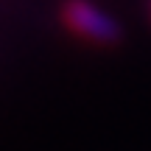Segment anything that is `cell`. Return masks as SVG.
Instances as JSON below:
<instances>
[{
  "mask_svg": "<svg viewBox=\"0 0 151 151\" xmlns=\"http://www.w3.org/2000/svg\"><path fill=\"white\" fill-rule=\"evenodd\" d=\"M62 20L78 37L90 39V42H101V45L118 42L123 34L120 22L112 14H106L101 6H95L92 0H67L62 6Z\"/></svg>",
  "mask_w": 151,
  "mask_h": 151,
  "instance_id": "1",
  "label": "cell"
}]
</instances>
